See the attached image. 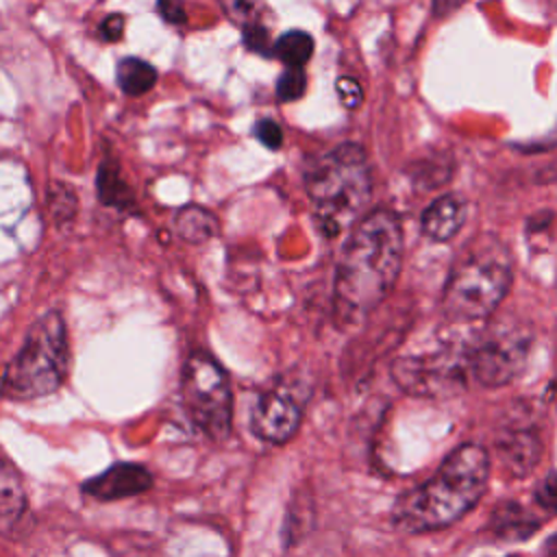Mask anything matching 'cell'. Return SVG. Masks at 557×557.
<instances>
[{"label": "cell", "mask_w": 557, "mask_h": 557, "mask_svg": "<svg viewBox=\"0 0 557 557\" xmlns=\"http://www.w3.org/2000/svg\"><path fill=\"white\" fill-rule=\"evenodd\" d=\"M553 9H555V15H557V0H553Z\"/></svg>", "instance_id": "cell-30"}, {"label": "cell", "mask_w": 557, "mask_h": 557, "mask_svg": "<svg viewBox=\"0 0 557 557\" xmlns=\"http://www.w3.org/2000/svg\"><path fill=\"white\" fill-rule=\"evenodd\" d=\"M174 224L178 235L189 244L209 242L218 235V228H220L218 218L209 209L198 205H185L183 209H178Z\"/></svg>", "instance_id": "cell-15"}, {"label": "cell", "mask_w": 557, "mask_h": 557, "mask_svg": "<svg viewBox=\"0 0 557 557\" xmlns=\"http://www.w3.org/2000/svg\"><path fill=\"white\" fill-rule=\"evenodd\" d=\"M466 220V202L457 194L435 198L420 218V226L426 237L435 242L453 239Z\"/></svg>", "instance_id": "cell-13"}, {"label": "cell", "mask_w": 557, "mask_h": 557, "mask_svg": "<svg viewBox=\"0 0 557 557\" xmlns=\"http://www.w3.org/2000/svg\"><path fill=\"white\" fill-rule=\"evenodd\" d=\"M490 455L479 444H461L440 463L433 476L396 498L394 524L405 533L444 529L466 516L485 494Z\"/></svg>", "instance_id": "cell-2"}, {"label": "cell", "mask_w": 557, "mask_h": 557, "mask_svg": "<svg viewBox=\"0 0 557 557\" xmlns=\"http://www.w3.org/2000/svg\"><path fill=\"white\" fill-rule=\"evenodd\" d=\"M313 54V39L305 30H289L283 33L274 46H272V57L281 59L285 67H302Z\"/></svg>", "instance_id": "cell-18"}, {"label": "cell", "mask_w": 557, "mask_h": 557, "mask_svg": "<svg viewBox=\"0 0 557 557\" xmlns=\"http://www.w3.org/2000/svg\"><path fill=\"white\" fill-rule=\"evenodd\" d=\"M124 15L122 13H111L107 15L100 26H98V35L102 41H117L122 35H124Z\"/></svg>", "instance_id": "cell-27"}, {"label": "cell", "mask_w": 557, "mask_h": 557, "mask_svg": "<svg viewBox=\"0 0 557 557\" xmlns=\"http://www.w3.org/2000/svg\"><path fill=\"white\" fill-rule=\"evenodd\" d=\"M335 89H337L339 102H342L346 109H355V107H359L361 100H363V89H361V85H359L355 78H350V76H342V78L337 81Z\"/></svg>", "instance_id": "cell-25"}, {"label": "cell", "mask_w": 557, "mask_h": 557, "mask_svg": "<svg viewBox=\"0 0 557 557\" xmlns=\"http://www.w3.org/2000/svg\"><path fill=\"white\" fill-rule=\"evenodd\" d=\"M305 189L320 231L326 237L339 235L366 209L372 196V176L359 144H339L305 168Z\"/></svg>", "instance_id": "cell-3"}, {"label": "cell", "mask_w": 557, "mask_h": 557, "mask_svg": "<svg viewBox=\"0 0 557 557\" xmlns=\"http://www.w3.org/2000/svg\"><path fill=\"white\" fill-rule=\"evenodd\" d=\"M222 13L242 30L255 24H261L263 4L261 0H218Z\"/></svg>", "instance_id": "cell-19"}, {"label": "cell", "mask_w": 557, "mask_h": 557, "mask_svg": "<svg viewBox=\"0 0 557 557\" xmlns=\"http://www.w3.org/2000/svg\"><path fill=\"white\" fill-rule=\"evenodd\" d=\"M28 516V496L24 483L13 466L0 459V535L17 537L22 535L24 520Z\"/></svg>", "instance_id": "cell-12"}, {"label": "cell", "mask_w": 557, "mask_h": 557, "mask_svg": "<svg viewBox=\"0 0 557 557\" xmlns=\"http://www.w3.org/2000/svg\"><path fill=\"white\" fill-rule=\"evenodd\" d=\"M546 546H548V550H550L553 555H557V533L548 540V544H546Z\"/></svg>", "instance_id": "cell-29"}, {"label": "cell", "mask_w": 557, "mask_h": 557, "mask_svg": "<svg viewBox=\"0 0 557 557\" xmlns=\"http://www.w3.org/2000/svg\"><path fill=\"white\" fill-rule=\"evenodd\" d=\"M505 557H522V555H505Z\"/></svg>", "instance_id": "cell-31"}, {"label": "cell", "mask_w": 557, "mask_h": 557, "mask_svg": "<svg viewBox=\"0 0 557 557\" xmlns=\"http://www.w3.org/2000/svg\"><path fill=\"white\" fill-rule=\"evenodd\" d=\"M403 261V233L396 215L376 209L363 215L342 246L335 270V313L359 322L392 292Z\"/></svg>", "instance_id": "cell-1"}, {"label": "cell", "mask_w": 557, "mask_h": 557, "mask_svg": "<svg viewBox=\"0 0 557 557\" xmlns=\"http://www.w3.org/2000/svg\"><path fill=\"white\" fill-rule=\"evenodd\" d=\"M302 403L287 389V385H274L261 394L250 411L252 433L270 444L287 442L300 426Z\"/></svg>", "instance_id": "cell-9"}, {"label": "cell", "mask_w": 557, "mask_h": 557, "mask_svg": "<svg viewBox=\"0 0 557 557\" xmlns=\"http://www.w3.org/2000/svg\"><path fill=\"white\" fill-rule=\"evenodd\" d=\"M157 11L168 24L181 26L187 22V11L183 0H157Z\"/></svg>", "instance_id": "cell-26"}, {"label": "cell", "mask_w": 557, "mask_h": 557, "mask_svg": "<svg viewBox=\"0 0 557 557\" xmlns=\"http://www.w3.org/2000/svg\"><path fill=\"white\" fill-rule=\"evenodd\" d=\"M67 329L59 311H48L26 331L24 344L9 363L2 394L13 400H33L52 394L67 374Z\"/></svg>", "instance_id": "cell-5"}, {"label": "cell", "mask_w": 557, "mask_h": 557, "mask_svg": "<svg viewBox=\"0 0 557 557\" xmlns=\"http://www.w3.org/2000/svg\"><path fill=\"white\" fill-rule=\"evenodd\" d=\"M252 133H255V137H257L265 148H270V150H278V148L283 146V131H281V126H278L274 120H270V117L259 120V122L255 124Z\"/></svg>", "instance_id": "cell-24"}, {"label": "cell", "mask_w": 557, "mask_h": 557, "mask_svg": "<svg viewBox=\"0 0 557 557\" xmlns=\"http://www.w3.org/2000/svg\"><path fill=\"white\" fill-rule=\"evenodd\" d=\"M496 455L507 474L524 476L542 457V440L533 426L516 422L498 433Z\"/></svg>", "instance_id": "cell-10"}, {"label": "cell", "mask_w": 557, "mask_h": 557, "mask_svg": "<svg viewBox=\"0 0 557 557\" xmlns=\"http://www.w3.org/2000/svg\"><path fill=\"white\" fill-rule=\"evenodd\" d=\"M540 518L516 500L498 503L490 513V531L505 542H520L531 537L540 529Z\"/></svg>", "instance_id": "cell-14"}, {"label": "cell", "mask_w": 557, "mask_h": 557, "mask_svg": "<svg viewBox=\"0 0 557 557\" xmlns=\"http://www.w3.org/2000/svg\"><path fill=\"white\" fill-rule=\"evenodd\" d=\"M463 0H433V11L437 15H446L450 11H455Z\"/></svg>", "instance_id": "cell-28"}, {"label": "cell", "mask_w": 557, "mask_h": 557, "mask_svg": "<svg viewBox=\"0 0 557 557\" xmlns=\"http://www.w3.org/2000/svg\"><path fill=\"white\" fill-rule=\"evenodd\" d=\"M152 485L150 472L139 463L120 461L107 468L102 474L83 483V492L96 500H117L146 492Z\"/></svg>", "instance_id": "cell-11"}, {"label": "cell", "mask_w": 557, "mask_h": 557, "mask_svg": "<svg viewBox=\"0 0 557 557\" xmlns=\"http://www.w3.org/2000/svg\"><path fill=\"white\" fill-rule=\"evenodd\" d=\"M307 78L302 67H285L276 81V96L281 102H294L305 94Z\"/></svg>", "instance_id": "cell-21"}, {"label": "cell", "mask_w": 557, "mask_h": 557, "mask_svg": "<svg viewBox=\"0 0 557 557\" xmlns=\"http://www.w3.org/2000/svg\"><path fill=\"white\" fill-rule=\"evenodd\" d=\"M531 337L520 326L492 324L470 342V374L485 387L511 383L524 368Z\"/></svg>", "instance_id": "cell-8"}, {"label": "cell", "mask_w": 557, "mask_h": 557, "mask_svg": "<svg viewBox=\"0 0 557 557\" xmlns=\"http://www.w3.org/2000/svg\"><path fill=\"white\" fill-rule=\"evenodd\" d=\"M115 78L126 96H141L157 83V70L139 57H124L115 65Z\"/></svg>", "instance_id": "cell-17"}, {"label": "cell", "mask_w": 557, "mask_h": 557, "mask_svg": "<svg viewBox=\"0 0 557 557\" xmlns=\"http://www.w3.org/2000/svg\"><path fill=\"white\" fill-rule=\"evenodd\" d=\"M511 285L507 248L492 235H481L455 261L444 287L442 309L453 322L490 318Z\"/></svg>", "instance_id": "cell-4"}, {"label": "cell", "mask_w": 557, "mask_h": 557, "mask_svg": "<svg viewBox=\"0 0 557 557\" xmlns=\"http://www.w3.org/2000/svg\"><path fill=\"white\" fill-rule=\"evenodd\" d=\"M183 403L211 440H224L231 431L233 394L222 366L207 352L194 350L183 366Z\"/></svg>", "instance_id": "cell-6"}, {"label": "cell", "mask_w": 557, "mask_h": 557, "mask_svg": "<svg viewBox=\"0 0 557 557\" xmlns=\"http://www.w3.org/2000/svg\"><path fill=\"white\" fill-rule=\"evenodd\" d=\"M468 344L444 342L435 348L403 355L392 366V376L413 396H450L463 389L468 366Z\"/></svg>", "instance_id": "cell-7"}, {"label": "cell", "mask_w": 557, "mask_h": 557, "mask_svg": "<svg viewBox=\"0 0 557 557\" xmlns=\"http://www.w3.org/2000/svg\"><path fill=\"white\" fill-rule=\"evenodd\" d=\"M242 37H244V44H246L248 50H252L257 54H263V57L272 54L274 44H270V33L263 24H255V26L244 28Z\"/></svg>", "instance_id": "cell-22"}, {"label": "cell", "mask_w": 557, "mask_h": 557, "mask_svg": "<svg viewBox=\"0 0 557 557\" xmlns=\"http://www.w3.org/2000/svg\"><path fill=\"white\" fill-rule=\"evenodd\" d=\"M96 191L102 205L120 209V211H128L135 205V196L133 189L128 187V183L120 176V170L115 163L104 161L98 168L96 174Z\"/></svg>", "instance_id": "cell-16"}, {"label": "cell", "mask_w": 557, "mask_h": 557, "mask_svg": "<svg viewBox=\"0 0 557 557\" xmlns=\"http://www.w3.org/2000/svg\"><path fill=\"white\" fill-rule=\"evenodd\" d=\"M535 500H537V505H540L542 509L557 513V470L548 472V474L540 481V485H537V490H535Z\"/></svg>", "instance_id": "cell-23"}, {"label": "cell", "mask_w": 557, "mask_h": 557, "mask_svg": "<svg viewBox=\"0 0 557 557\" xmlns=\"http://www.w3.org/2000/svg\"><path fill=\"white\" fill-rule=\"evenodd\" d=\"M48 209L57 222L72 220V215L76 213V196H74L72 187L65 183L52 185L50 194H48Z\"/></svg>", "instance_id": "cell-20"}]
</instances>
